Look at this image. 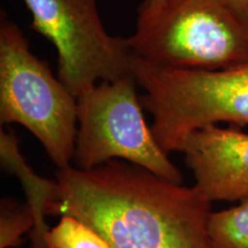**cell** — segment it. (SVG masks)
<instances>
[{"label": "cell", "instance_id": "obj_1", "mask_svg": "<svg viewBox=\"0 0 248 248\" xmlns=\"http://www.w3.org/2000/svg\"><path fill=\"white\" fill-rule=\"evenodd\" d=\"M57 184L47 215L76 217L111 248H215L208 232L212 201L194 186L123 160L59 169Z\"/></svg>", "mask_w": 248, "mask_h": 248}, {"label": "cell", "instance_id": "obj_2", "mask_svg": "<svg viewBox=\"0 0 248 248\" xmlns=\"http://www.w3.org/2000/svg\"><path fill=\"white\" fill-rule=\"evenodd\" d=\"M132 75L145 91L152 131L167 154L182 152L195 130L218 123L248 124V64L222 70H176L133 57Z\"/></svg>", "mask_w": 248, "mask_h": 248}, {"label": "cell", "instance_id": "obj_3", "mask_svg": "<svg viewBox=\"0 0 248 248\" xmlns=\"http://www.w3.org/2000/svg\"><path fill=\"white\" fill-rule=\"evenodd\" d=\"M0 122L18 123L38 139L59 169L70 167L77 135V98L46 61L31 52L14 21H0Z\"/></svg>", "mask_w": 248, "mask_h": 248}, {"label": "cell", "instance_id": "obj_4", "mask_svg": "<svg viewBox=\"0 0 248 248\" xmlns=\"http://www.w3.org/2000/svg\"><path fill=\"white\" fill-rule=\"evenodd\" d=\"M128 42L133 57L167 69L248 64V27L222 0H181Z\"/></svg>", "mask_w": 248, "mask_h": 248}, {"label": "cell", "instance_id": "obj_5", "mask_svg": "<svg viewBox=\"0 0 248 248\" xmlns=\"http://www.w3.org/2000/svg\"><path fill=\"white\" fill-rule=\"evenodd\" d=\"M132 74L102 80L77 97L75 168L91 170L123 160L182 184L179 170L155 139L142 114Z\"/></svg>", "mask_w": 248, "mask_h": 248}, {"label": "cell", "instance_id": "obj_6", "mask_svg": "<svg viewBox=\"0 0 248 248\" xmlns=\"http://www.w3.org/2000/svg\"><path fill=\"white\" fill-rule=\"evenodd\" d=\"M30 28L57 49L58 77L77 98L102 80L132 74L128 38L110 35L98 0H22Z\"/></svg>", "mask_w": 248, "mask_h": 248}, {"label": "cell", "instance_id": "obj_7", "mask_svg": "<svg viewBox=\"0 0 248 248\" xmlns=\"http://www.w3.org/2000/svg\"><path fill=\"white\" fill-rule=\"evenodd\" d=\"M194 187L213 201H240L248 195V133L207 125L187 136L182 147Z\"/></svg>", "mask_w": 248, "mask_h": 248}, {"label": "cell", "instance_id": "obj_8", "mask_svg": "<svg viewBox=\"0 0 248 248\" xmlns=\"http://www.w3.org/2000/svg\"><path fill=\"white\" fill-rule=\"evenodd\" d=\"M0 160L2 168L20 179L27 204L35 217V228L29 233L31 248H47L45 235L51 228L45 222V216L57 198V181H48L37 175L21 154L16 136L4 129L0 130Z\"/></svg>", "mask_w": 248, "mask_h": 248}, {"label": "cell", "instance_id": "obj_9", "mask_svg": "<svg viewBox=\"0 0 248 248\" xmlns=\"http://www.w3.org/2000/svg\"><path fill=\"white\" fill-rule=\"evenodd\" d=\"M208 232L215 248H248V195L235 207L210 213Z\"/></svg>", "mask_w": 248, "mask_h": 248}, {"label": "cell", "instance_id": "obj_10", "mask_svg": "<svg viewBox=\"0 0 248 248\" xmlns=\"http://www.w3.org/2000/svg\"><path fill=\"white\" fill-rule=\"evenodd\" d=\"M47 248H111L91 226L69 215H62L60 221L45 235Z\"/></svg>", "mask_w": 248, "mask_h": 248}, {"label": "cell", "instance_id": "obj_11", "mask_svg": "<svg viewBox=\"0 0 248 248\" xmlns=\"http://www.w3.org/2000/svg\"><path fill=\"white\" fill-rule=\"evenodd\" d=\"M35 228V217L28 204L12 200L1 202L0 213V248H18L22 245L24 233Z\"/></svg>", "mask_w": 248, "mask_h": 248}, {"label": "cell", "instance_id": "obj_12", "mask_svg": "<svg viewBox=\"0 0 248 248\" xmlns=\"http://www.w3.org/2000/svg\"><path fill=\"white\" fill-rule=\"evenodd\" d=\"M179 1L181 0H144L139 6L136 28H142L153 23Z\"/></svg>", "mask_w": 248, "mask_h": 248}, {"label": "cell", "instance_id": "obj_13", "mask_svg": "<svg viewBox=\"0 0 248 248\" xmlns=\"http://www.w3.org/2000/svg\"><path fill=\"white\" fill-rule=\"evenodd\" d=\"M248 27V0H222Z\"/></svg>", "mask_w": 248, "mask_h": 248}]
</instances>
